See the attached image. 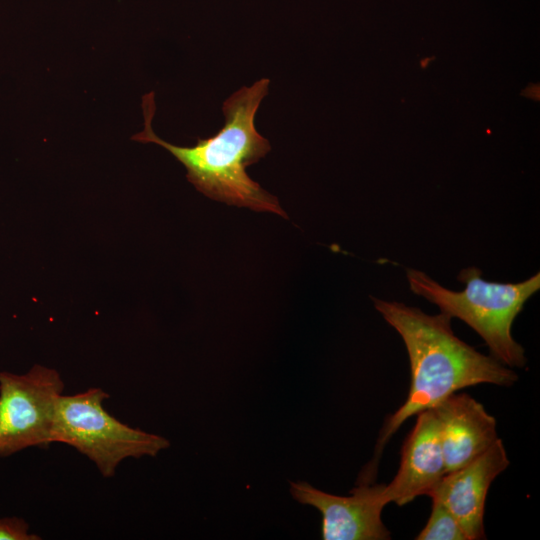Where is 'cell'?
<instances>
[{
    "mask_svg": "<svg viewBox=\"0 0 540 540\" xmlns=\"http://www.w3.org/2000/svg\"><path fill=\"white\" fill-rule=\"evenodd\" d=\"M41 537L29 533L28 523L18 517L0 518V540H39Z\"/></svg>",
    "mask_w": 540,
    "mask_h": 540,
    "instance_id": "cell-11",
    "label": "cell"
},
{
    "mask_svg": "<svg viewBox=\"0 0 540 540\" xmlns=\"http://www.w3.org/2000/svg\"><path fill=\"white\" fill-rule=\"evenodd\" d=\"M438 424L432 409L417 414L405 439L399 469L383 495L387 504L406 505L421 495L429 496L446 474Z\"/></svg>",
    "mask_w": 540,
    "mask_h": 540,
    "instance_id": "cell-8",
    "label": "cell"
},
{
    "mask_svg": "<svg viewBox=\"0 0 540 540\" xmlns=\"http://www.w3.org/2000/svg\"><path fill=\"white\" fill-rule=\"evenodd\" d=\"M64 382L52 368L34 365L27 373L0 372V456L53 443L56 400Z\"/></svg>",
    "mask_w": 540,
    "mask_h": 540,
    "instance_id": "cell-5",
    "label": "cell"
},
{
    "mask_svg": "<svg viewBox=\"0 0 540 540\" xmlns=\"http://www.w3.org/2000/svg\"><path fill=\"white\" fill-rule=\"evenodd\" d=\"M107 398L109 395L101 388L59 395L52 441L74 447L109 478L123 460L154 457L170 443L160 435L132 428L110 415L103 407Z\"/></svg>",
    "mask_w": 540,
    "mask_h": 540,
    "instance_id": "cell-4",
    "label": "cell"
},
{
    "mask_svg": "<svg viewBox=\"0 0 540 540\" xmlns=\"http://www.w3.org/2000/svg\"><path fill=\"white\" fill-rule=\"evenodd\" d=\"M431 409L447 473L469 464L498 440L496 419L468 394L454 393Z\"/></svg>",
    "mask_w": 540,
    "mask_h": 540,
    "instance_id": "cell-9",
    "label": "cell"
},
{
    "mask_svg": "<svg viewBox=\"0 0 540 540\" xmlns=\"http://www.w3.org/2000/svg\"><path fill=\"white\" fill-rule=\"evenodd\" d=\"M269 84L268 78H262L234 92L222 106L223 127L211 137L198 138L190 147L173 145L154 133L151 122L156 106L154 92H149L142 98L144 129L132 139L168 150L186 167L188 181L207 197L287 217L278 199L253 181L246 171L271 150L269 141L255 127L256 113Z\"/></svg>",
    "mask_w": 540,
    "mask_h": 540,
    "instance_id": "cell-2",
    "label": "cell"
},
{
    "mask_svg": "<svg viewBox=\"0 0 540 540\" xmlns=\"http://www.w3.org/2000/svg\"><path fill=\"white\" fill-rule=\"evenodd\" d=\"M510 461L500 438L469 464L446 473L431 499L440 501L455 516L467 540L485 539L484 511L492 482L504 472Z\"/></svg>",
    "mask_w": 540,
    "mask_h": 540,
    "instance_id": "cell-7",
    "label": "cell"
},
{
    "mask_svg": "<svg viewBox=\"0 0 540 540\" xmlns=\"http://www.w3.org/2000/svg\"><path fill=\"white\" fill-rule=\"evenodd\" d=\"M290 493L299 503L318 509L324 540H387L390 531L382 521L387 505L384 484L359 483L349 496L321 491L307 482H289Z\"/></svg>",
    "mask_w": 540,
    "mask_h": 540,
    "instance_id": "cell-6",
    "label": "cell"
},
{
    "mask_svg": "<svg viewBox=\"0 0 540 540\" xmlns=\"http://www.w3.org/2000/svg\"><path fill=\"white\" fill-rule=\"evenodd\" d=\"M417 540H467L455 516L440 501L432 499L431 513Z\"/></svg>",
    "mask_w": 540,
    "mask_h": 540,
    "instance_id": "cell-10",
    "label": "cell"
},
{
    "mask_svg": "<svg viewBox=\"0 0 540 540\" xmlns=\"http://www.w3.org/2000/svg\"><path fill=\"white\" fill-rule=\"evenodd\" d=\"M410 289L437 305L441 312L464 321L482 337L492 356L502 364L522 368L524 348L512 336V325L525 302L540 288V273L518 283L486 281L476 267L460 271L457 279L466 284L455 292L440 285L426 273L407 269Z\"/></svg>",
    "mask_w": 540,
    "mask_h": 540,
    "instance_id": "cell-3",
    "label": "cell"
},
{
    "mask_svg": "<svg viewBox=\"0 0 540 540\" xmlns=\"http://www.w3.org/2000/svg\"><path fill=\"white\" fill-rule=\"evenodd\" d=\"M522 95L532 98L534 100L539 99V86L532 84L528 86L526 89H524L521 93Z\"/></svg>",
    "mask_w": 540,
    "mask_h": 540,
    "instance_id": "cell-12",
    "label": "cell"
},
{
    "mask_svg": "<svg viewBox=\"0 0 540 540\" xmlns=\"http://www.w3.org/2000/svg\"><path fill=\"white\" fill-rule=\"evenodd\" d=\"M372 299L376 310L403 339L411 381L405 402L386 419L380 431L373 460L361 482L375 476L383 448L408 418L435 407L461 389L479 384L508 387L518 380L510 367L459 339L449 315H428L401 302Z\"/></svg>",
    "mask_w": 540,
    "mask_h": 540,
    "instance_id": "cell-1",
    "label": "cell"
}]
</instances>
